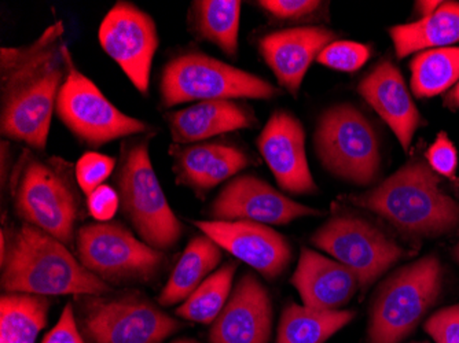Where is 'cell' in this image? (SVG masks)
I'll list each match as a JSON object with an SVG mask.
<instances>
[{
	"label": "cell",
	"mask_w": 459,
	"mask_h": 343,
	"mask_svg": "<svg viewBox=\"0 0 459 343\" xmlns=\"http://www.w3.org/2000/svg\"><path fill=\"white\" fill-rule=\"evenodd\" d=\"M427 159L428 165L435 170L436 174L448 179H455L458 153L453 141L445 133L436 136L435 141L428 149Z\"/></svg>",
	"instance_id": "cell-34"
},
{
	"label": "cell",
	"mask_w": 459,
	"mask_h": 343,
	"mask_svg": "<svg viewBox=\"0 0 459 343\" xmlns=\"http://www.w3.org/2000/svg\"><path fill=\"white\" fill-rule=\"evenodd\" d=\"M398 58L427 48H446L459 43V2H443L432 15L389 30Z\"/></svg>",
	"instance_id": "cell-23"
},
{
	"label": "cell",
	"mask_w": 459,
	"mask_h": 343,
	"mask_svg": "<svg viewBox=\"0 0 459 343\" xmlns=\"http://www.w3.org/2000/svg\"><path fill=\"white\" fill-rule=\"evenodd\" d=\"M247 165H249V159H247V154L242 150H239L238 147L227 146L226 144L221 156H219L218 161H216L215 167H212V170L204 180L200 194L198 195L206 194L208 191L236 176Z\"/></svg>",
	"instance_id": "cell-32"
},
{
	"label": "cell",
	"mask_w": 459,
	"mask_h": 343,
	"mask_svg": "<svg viewBox=\"0 0 459 343\" xmlns=\"http://www.w3.org/2000/svg\"><path fill=\"white\" fill-rule=\"evenodd\" d=\"M280 92L267 80L195 51L172 58L160 77V100L164 107L239 98L271 99Z\"/></svg>",
	"instance_id": "cell-7"
},
{
	"label": "cell",
	"mask_w": 459,
	"mask_h": 343,
	"mask_svg": "<svg viewBox=\"0 0 459 343\" xmlns=\"http://www.w3.org/2000/svg\"><path fill=\"white\" fill-rule=\"evenodd\" d=\"M446 105L451 107H459V81L456 82L455 87L451 90L450 94H447L445 99Z\"/></svg>",
	"instance_id": "cell-39"
},
{
	"label": "cell",
	"mask_w": 459,
	"mask_h": 343,
	"mask_svg": "<svg viewBox=\"0 0 459 343\" xmlns=\"http://www.w3.org/2000/svg\"><path fill=\"white\" fill-rule=\"evenodd\" d=\"M358 91L385 121L404 151H409L415 131L421 124V116L412 102L401 71L388 59L381 61L360 81Z\"/></svg>",
	"instance_id": "cell-19"
},
{
	"label": "cell",
	"mask_w": 459,
	"mask_h": 343,
	"mask_svg": "<svg viewBox=\"0 0 459 343\" xmlns=\"http://www.w3.org/2000/svg\"><path fill=\"white\" fill-rule=\"evenodd\" d=\"M333 40L334 33L327 28H289L263 36L259 50L280 85L296 98L312 62Z\"/></svg>",
	"instance_id": "cell-18"
},
{
	"label": "cell",
	"mask_w": 459,
	"mask_h": 343,
	"mask_svg": "<svg viewBox=\"0 0 459 343\" xmlns=\"http://www.w3.org/2000/svg\"><path fill=\"white\" fill-rule=\"evenodd\" d=\"M274 306L267 288L252 273L234 286L210 330L211 343H268L273 332Z\"/></svg>",
	"instance_id": "cell-17"
},
{
	"label": "cell",
	"mask_w": 459,
	"mask_h": 343,
	"mask_svg": "<svg viewBox=\"0 0 459 343\" xmlns=\"http://www.w3.org/2000/svg\"><path fill=\"white\" fill-rule=\"evenodd\" d=\"M424 331L435 343H459V304L439 309L428 317Z\"/></svg>",
	"instance_id": "cell-33"
},
{
	"label": "cell",
	"mask_w": 459,
	"mask_h": 343,
	"mask_svg": "<svg viewBox=\"0 0 459 343\" xmlns=\"http://www.w3.org/2000/svg\"><path fill=\"white\" fill-rule=\"evenodd\" d=\"M370 58L368 46L355 41H333L319 54L316 61L326 68L353 73Z\"/></svg>",
	"instance_id": "cell-31"
},
{
	"label": "cell",
	"mask_w": 459,
	"mask_h": 343,
	"mask_svg": "<svg viewBox=\"0 0 459 343\" xmlns=\"http://www.w3.org/2000/svg\"><path fill=\"white\" fill-rule=\"evenodd\" d=\"M50 296L4 293L0 298V343H36L48 324Z\"/></svg>",
	"instance_id": "cell-25"
},
{
	"label": "cell",
	"mask_w": 459,
	"mask_h": 343,
	"mask_svg": "<svg viewBox=\"0 0 459 343\" xmlns=\"http://www.w3.org/2000/svg\"><path fill=\"white\" fill-rule=\"evenodd\" d=\"M4 293L38 296H107L112 287L82 267L69 247L48 232L22 224L0 234Z\"/></svg>",
	"instance_id": "cell-2"
},
{
	"label": "cell",
	"mask_w": 459,
	"mask_h": 343,
	"mask_svg": "<svg viewBox=\"0 0 459 343\" xmlns=\"http://www.w3.org/2000/svg\"><path fill=\"white\" fill-rule=\"evenodd\" d=\"M100 47L120 66L134 87L146 95L160 39L153 17L131 2H117L100 22Z\"/></svg>",
	"instance_id": "cell-13"
},
{
	"label": "cell",
	"mask_w": 459,
	"mask_h": 343,
	"mask_svg": "<svg viewBox=\"0 0 459 343\" xmlns=\"http://www.w3.org/2000/svg\"><path fill=\"white\" fill-rule=\"evenodd\" d=\"M116 167H117L116 159L107 154L97 153V151H87L82 154L74 165V174H76L80 191L86 195L91 194L92 191L105 184V182L112 176Z\"/></svg>",
	"instance_id": "cell-30"
},
{
	"label": "cell",
	"mask_w": 459,
	"mask_h": 343,
	"mask_svg": "<svg viewBox=\"0 0 459 343\" xmlns=\"http://www.w3.org/2000/svg\"><path fill=\"white\" fill-rule=\"evenodd\" d=\"M260 7L278 20H301L316 12L321 2L316 0H263Z\"/></svg>",
	"instance_id": "cell-36"
},
{
	"label": "cell",
	"mask_w": 459,
	"mask_h": 343,
	"mask_svg": "<svg viewBox=\"0 0 459 343\" xmlns=\"http://www.w3.org/2000/svg\"><path fill=\"white\" fill-rule=\"evenodd\" d=\"M290 283L304 306L321 311H339L350 303L360 286L357 273L350 268L308 247L301 249Z\"/></svg>",
	"instance_id": "cell-20"
},
{
	"label": "cell",
	"mask_w": 459,
	"mask_h": 343,
	"mask_svg": "<svg viewBox=\"0 0 459 343\" xmlns=\"http://www.w3.org/2000/svg\"><path fill=\"white\" fill-rule=\"evenodd\" d=\"M442 4L443 2H436V0H422V2H415V10L421 18H427L439 9Z\"/></svg>",
	"instance_id": "cell-38"
},
{
	"label": "cell",
	"mask_w": 459,
	"mask_h": 343,
	"mask_svg": "<svg viewBox=\"0 0 459 343\" xmlns=\"http://www.w3.org/2000/svg\"><path fill=\"white\" fill-rule=\"evenodd\" d=\"M41 343H87L86 338L80 331L72 304H66L56 326L45 335Z\"/></svg>",
	"instance_id": "cell-37"
},
{
	"label": "cell",
	"mask_w": 459,
	"mask_h": 343,
	"mask_svg": "<svg viewBox=\"0 0 459 343\" xmlns=\"http://www.w3.org/2000/svg\"><path fill=\"white\" fill-rule=\"evenodd\" d=\"M221 257V247L206 235H197L190 239L160 293V305L174 306L185 303L198 286L215 272Z\"/></svg>",
	"instance_id": "cell-22"
},
{
	"label": "cell",
	"mask_w": 459,
	"mask_h": 343,
	"mask_svg": "<svg viewBox=\"0 0 459 343\" xmlns=\"http://www.w3.org/2000/svg\"><path fill=\"white\" fill-rule=\"evenodd\" d=\"M201 234L212 239L221 249L264 276L280 278L291 262L288 239L265 224L254 221H195Z\"/></svg>",
	"instance_id": "cell-15"
},
{
	"label": "cell",
	"mask_w": 459,
	"mask_h": 343,
	"mask_svg": "<svg viewBox=\"0 0 459 343\" xmlns=\"http://www.w3.org/2000/svg\"><path fill=\"white\" fill-rule=\"evenodd\" d=\"M115 185L121 211L144 244L160 252L177 246L183 226L160 184L148 141H124Z\"/></svg>",
	"instance_id": "cell-5"
},
{
	"label": "cell",
	"mask_w": 459,
	"mask_h": 343,
	"mask_svg": "<svg viewBox=\"0 0 459 343\" xmlns=\"http://www.w3.org/2000/svg\"><path fill=\"white\" fill-rule=\"evenodd\" d=\"M56 113L72 135L90 147H100L148 131V124L118 110L98 85L76 68L74 61L59 90Z\"/></svg>",
	"instance_id": "cell-11"
},
{
	"label": "cell",
	"mask_w": 459,
	"mask_h": 343,
	"mask_svg": "<svg viewBox=\"0 0 459 343\" xmlns=\"http://www.w3.org/2000/svg\"><path fill=\"white\" fill-rule=\"evenodd\" d=\"M311 244L357 273L363 290L409 255L380 228L352 214L333 216L312 235Z\"/></svg>",
	"instance_id": "cell-12"
},
{
	"label": "cell",
	"mask_w": 459,
	"mask_h": 343,
	"mask_svg": "<svg viewBox=\"0 0 459 343\" xmlns=\"http://www.w3.org/2000/svg\"><path fill=\"white\" fill-rule=\"evenodd\" d=\"M319 214L321 211L295 202L252 175L234 177L227 183L211 206L213 220H247L265 226H286L298 219Z\"/></svg>",
	"instance_id": "cell-14"
},
{
	"label": "cell",
	"mask_w": 459,
	"mask_h": 343,
	"mask_svg": "<svg viewBox=\"0 0 459 343\" xmlns=\"http://www.w3.org/2000/svg\"><path fill=\"white\" fill-rule=\"evenodd\" d=\"M87 209L98 223L112 221L120 209L117 190L110 185H100L91 194L87 195Z\"/></svg>",
	"instance_id": "cell-35"
},
{
	"label": "cell",
	"mask_w": 459,
	"mask_h": 343,
	"mask_svg": "<svg viewBox=\"0 0 459 343\" xmlns=\"http://www.w3.org/2000/svg\"><path fill=\"white\" fill-rule=\"evenodd\" d=\"M224 146L226 144L203 141L195 144H172L169 154L172 157V170L178 184L200 194L201 185L215 167Z\"/></svg>",
	"instance_id": "cell-29"
},
{
	"label": "cell",
	"mask_w": 459,
	"mask_h": 343,
	"mask_svg": "<svg viewBox=\"0 0 459 343\" xmlns=\"http://www.w3.org/2000/svg\"><path fill=\"white\" fill-rule=\"evenodd\" d=\"M314 146L325 169L357 185L377 177L381 154L377 133L355 106L336 105L325 110L316 124Z\"/></svg>",
	"instance_id": "cell-8"
},
{
	"label": "cell",
	"mask_w": 459,
	"mask_h": 343,
	"mask_svg": "<svg viewBox=\"0 0 459 343\" xmlns=\"http://www.w3.org/2000/svg\"><path fill=\"white\" fill-rule=\"evenodd\" d=\"M175 144L201 143L213 136L247 130L256 124L252 112L234 100H205L167 116Z\"/></svg>",
	"instance_id": "cell-21"
},
{
	"label": "cell",
	"mask_w": 459,
	"mask_h": 343,
	"mask_svg": "<svg viewBox=\"0 0 459 343\" xmlns=\"http://www.w3.org/2000/svg\"><path fill=\"white\" fill-rule=\"evenodd\" d=\"M257 149L281 190L291 195L318 193L306 153V133L298 117L277 110L265 123Z\"/></svg>",
	"instance_id": "cell-16"
},
{
	"label": "cell",
	"mask_w": 459,
	"mask_h": 343,
	"mask_svg": "<svg viewBox=\"0 0 459 343\" xmlns=\"http://www.w3.org/2000/svg\"><path fill=\"white\" fill-rule=\"evenodd\" d=\"M453 255L454 259H455V262H458L459 265V242L456 244V246L454 247Z\"/></svg>",
	"instance_id": "cell-40"
},
{
	"label": "cell",
	"mask_w": 459,
	"mask_h": 343,
	"mask_svg": "<svg viewBox=\"0 0 459 343\" xmlns=\"http://www.w3.org/2000/svg\"><path fill=\"white\" fill-rule=\"evenodd\" d=\"M65 27L56 21L36 40L0 48V131L4 138L45 151L56 98L71 66Z\"/></svg>",
	"instance_id": "cell-1"
},
{
	"label": "cell",
	"mask_w": 459,
	"mask_h": 343,
	"mask_svg": "<svg viewBox=\"0 0 459 343\" xmlns=\"http://www.w3.org/2000/svg\"><path fill=\"white\" fill-rule=\"evenodd\" d=\"M9 185L18 218L68 247L74 244L80 197L71 162L24 149L12 167Z\"/></svg>",
	"instance_id": "cell-4"
},
{
	"label": "cell",
	"mask_w": 459,
	"mask_h": 343,
	"mask_svg": "<svg viewBox=\"0 0 459 343\" xmlns=\"http://www.w3.org/2000/svg\"><path fill=\"white\" fill-rule=\"evenodd\" d=\"M241 7L238 0H197L190 7V27L198 38L234 58L238 53Z\"/></svg>",
	"instance_id": "cell-26"
},
{
	"label": "cell",
	"mask_w": 459,
	"mask_h": 343,
	"mask_svg": "<svg viewBox=\"0 0 459 343\" xmlns=\"http://www.w3.org/2000/svg\"><path fill=\"white\" fill-rule=\"evenodd\" d=\"M412 94L433 98L450 90L459 80V47L422 51L410 62Z\"/></svg>",
	"instance_id": "cell-27"
},
{
	"label": "cell",
	"mask_w": 459,
	"mask_h": 343,
	"mask_svg": "<svg viewBox=\"0 0 459 343\" xmlns=\"http://www.w3.org/2000/svg\"><path fill=\"white\" fill-rule=\"evenodd\" d=\"M347 200L414 238H436L459 228V202L445 193L439 175L422 161L409 162L377 187Z\"/></svg>",
	"instance_id": "cell-3"
},
{
	"label": "cell",
	"mask_w": 459,
	"mask_h": 343,
	"mask_svg": "<svg viewBox=\"0 0 459 343\" xmlns=\"http://www.w3.org/2000/svg\"><path fill=\"white\" fill-rule=\"evenodd\" d=\"M355 316V311H321L289 304L281 313L275 343H326Z\"/></svg>",
	"instance_id": "cell-24"
},
{
	"label": "cell",
	"mask_w": 459,
	"mask_h": 343,
	"mask_svg": "<svg viewBox=\"0 0 459 343\" xmlns=\"http://www.w3.org/2000/svg\"><path fill=\"white\" fill-rule=\"evenodd\" d=\"M74 246L82 267L109 286L152 282L165 262L164 252L144 244L117 221L80 227Z\"/></svg>",
	"instance_id": "cell-9"
},
{
	"label": "cell",
	"mask_w": 459,
	"mask_h": 343,
	"mask_svg": "<svg viewBox=\"0 0 459 343\" xmlns=\"http://www.w3.org/2000/svg\"><path fill=\"white\" fill-rule=\"evenodd\" d=\"M236 272L237 262H234L219 268L198 286L185 303L180 304L175 312L177 316L192 323L212 324L233 293Z\"/></svg>",
	"instance_id": "cell-28"
},
{
	"label": "cell",
	"mask_w": 459,
	"mask_h": 343,
	"mask_svg": "<svg viewBox=\"0 0 459 343\" xmlns=\"http://www.w3.org/2000/svg\"><path fill=\"white\" fill-rule=\"evenodd\" d=\"M172 343H198V342H195V340H193V339H178Z\"/></svg>",
	"instance_id": "cell-41"
},
{
	"label": "cell",
	"mask_w": 459,
	"mask_h": 343,
	"mask_svg": "<svg viewBox=\"0 0 459 343\" xmlns=\"http://www.w3.org/2000/svg\"><path fill=\"white\" fill-rule=\"evenodd\" d=\"M443 290V267L427 255L392 273L374 296L368 343H401L412 334Z\"/></svg>",
	"instance_id": "cell-6"
},
{
	"label": "cell",
	"mask_w": 459,
	"mask_h": 343,
	"mask_svg": "<svg viewBox=\"0 0 459 343\" xmlns=\"http://www.w3.org/2000/svg\"><path fill=\"white\" fill-rule=\"evenodd\" d=\"M80 331L90 343H162L180 323L139 294L80 296Z\"/></svg>",
	"instance_id": "cell-10"
},
{
	"label": "cell",
	"mask_w": 459,
	"mask_h": 343,
	"mask_svg": "<svg viewBox=\"0 0 459 343\" xmlns=\"http://www.w3.org/2000/svg\"><path fill=\"white\" fill-rule=\"evenodd\" d=\"M415 343H428V342H415Z\"/></svg>",
	"instance_id": "cell-42"
}]
</instances>
